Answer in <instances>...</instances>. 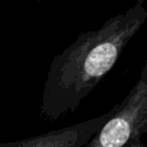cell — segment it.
Returning a JSON list of instances; mask_svg holds the SVG:
<instances>
[{
	"mask_svg": "<svg viewBox=\"0 0 147 147\" xmlns=\"http://www.w3.org/2000/svg\"><path fill=\"white\" fill-rule=\"evenodd\" d=\"M117 103L108 111L65 127L52 130L26 139L1 142L0 147H84L115 113Z\"/></svg>",
	"mask_w": 147,
	"mask_h": 147,
	"instance_id": "obj_3",
	"label": "cell"
},
{
	"mask_svg": "<svg viewBox=\"0 0 147 147\" xmlns=\"http://www.w3.org/2000/svg\"><path fill=\"white\" fill-rule=\"evenodd\" d=\"M145 133H147V59L136 84L84 147H147L141 141Z\"/></svg>",
	"mask_w": 147,
	"mask_h": 147,
	"instance_id": "obj_2",
	"label": "cell"
},
{
	"mask_svg": "<svg viewBox=\"0 0 147 147\" xmlns=\"http://www.w3.org/2000/svg\"><path fill=\"white\" fill-rule=\"evenodd\" d=\"M145 0L108 18L100 28L79 33L49 64L39 113L56 121L75 111L114 68L125 46L147 20Z\"/></svg>",
	"mask_w": 147,
	"mask_h": 147,
	"instance_id": "obj_1",
	"label": "cell"
}]
</instances>
